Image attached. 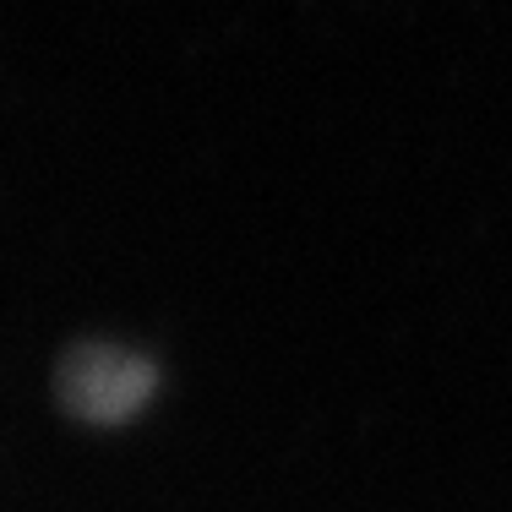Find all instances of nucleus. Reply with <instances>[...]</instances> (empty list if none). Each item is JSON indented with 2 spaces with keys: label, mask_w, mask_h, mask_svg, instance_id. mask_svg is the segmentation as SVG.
Returning <instances> with one entry per match:
<instances>
[{
  "label": "nucleus",
  "mask_w": 512,
  "mask_h": 512,
  "mask_svg": "<svg viewBox=\"0 0 512 512\" xmlns=\"http://www.w3.org/2000/svg\"><path fill=\"white\" fill-rule=\"evenodd\" d=\"M158 371L153 360L131 355V349L115 344H88L66 360L60 371V398H66L71 414H82L88 425H120L131 420L142 404L153 398Z\"/></svg>",
  "instance_id": "1"
}]
</instances>
